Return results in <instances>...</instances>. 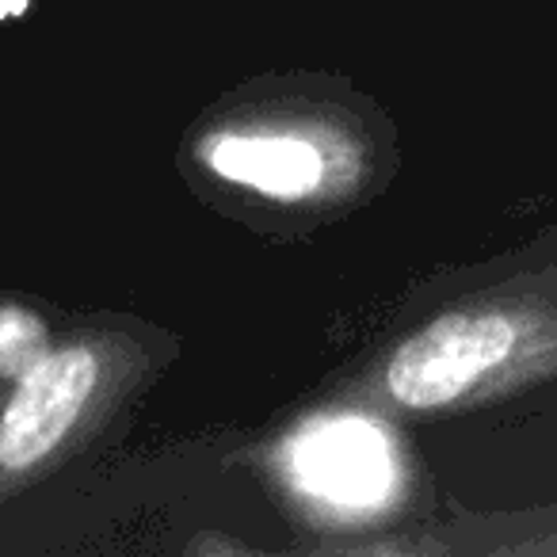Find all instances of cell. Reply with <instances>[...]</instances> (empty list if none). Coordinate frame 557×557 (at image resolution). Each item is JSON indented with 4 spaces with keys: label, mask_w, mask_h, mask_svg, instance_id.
Wrapping results in <instances>:
<instances>
[{
    "label": "cell",
    "mask_w": 557,
    "mask_h": 557,
    "mask_svg": "<svg viewBox=\"0 0 557 557\" xmlns=\"http://www.w3.org/2000/svg\"><path fill=\"white\" fill-rule=\"evenodd\" d=\"M207 207L260 233H306L367 207L397 169L371 96L333 73H275L214 100L176 157Z\"/></svg>",
    "instance_id": "1"
},
{
    "label": "cell",
    "mask_w": 557,
    "mask_h": 557,
    "mask_svg": "<svg viewBox=\"0 0 557 557\" xmlns=\"http://www.w3.org/2000/svg\"><path fill=\"white\" fill-rule=\"evenodd\" d=\"M557 371V287L466 295L367 351L333 394L382 417H440Z\"/></svg>",
    "instance_id": "2"
},
{
    "label": "cell",
    "mask_w": 557,
    "mask_h": 557,
    "mask_svg": "<svg viewBox=\"0 0 557 557\" xmlns=\"http://www.w3.org/2000/svg\"><path fill=\"white\" fill-rule=\"evenodd\" d=\"M176 356V336L126 313L54 336L24 374L0 382V504L108 435Z\"/></svg>",
    "instance_id": "3"
},
{
    "label": "cell",
    "mask_w": 557,
    "mask_h": 557,
    "mask_svg": "<svg viewBox=\"0 0 557 557\" xmlns=\"http://www.w3.org/2000/svg\"><path fill=\"white\" fill-rule=\"evenodd\" d=\"M275 470L310 516L341 527L389 511L401 488V458L382 412L344 397L321 405L283 440Z\"/></svg>",
    "instance_id": "4"
},
{
    "label": "cell",
    "mask_w": 557,
    "mask_h": 557,
    "mask_svg": "<svg viewBox=\"0 0 557 557\" xmlns=\"http://www.w3.org/2000/svg\"><path fill=\"white\" fill-rule=\"evenodd\" d=\"M50 341L54 336L47 333V325L32 310L0 306V382L24 374L50 348Z\"/></svg>",
    "instance_id": "5"
}]
</instances>
